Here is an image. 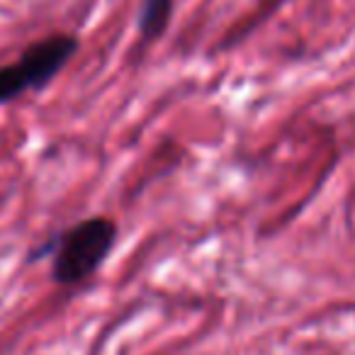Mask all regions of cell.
Returning <instances> with one entry per match:
<instances>
[{
	"label": "cell",
	"instance_id": "obj_4",
	"mask_svg": "<svg viewBox=\"0 0 355 355\" xmlns=\"http://www.w3.org/2000/svg\"><path fill=\"white\" fill-rule=\"evenodd\" d=\"M27 90H32V85L25 71L20 69V64L0 66V105H8L12 100L22 98Z\"/></svg>",
	"mask_w": 355,
	"mask_h": 355
},
{
	"label": "cell",
	"instance_id": "obj_2",
	"mask_svg": "<svg viewBox=\"0 0 355 355\" xmlns=\"http://www.w3.org/2000/svg\"><path fill=\"white\" fill-rule=\"evenodd\" d=\"M80 42L76 35H49L44 40L30 44L20 56V69L30 78L32 90L49 85L78 51Z\"/></svg>",
	"mask_w": 355,
	"mask_h": 355
},
{
	"label": "cell",
	"instance_id": "obj_3",
	"mask_svg": "<svg viewBox=\"0 0 355 355\" xmlns=\"http://www.w3.org/2000/svg\"><path fill=\"white\" fill-rule=\"evenodd\" d=\"M173 8H175V0H141L137 17V30L141 35V40H158L168 30Z\"/></svg>",
	"mask_w": 355,
	"mask_h": 355
},
{
	"label": "cell",
	"instance_id": "obj_1",
	"mask_svg": "<svg viewBox=\"0 0 355 355\" xmlns=\"http://www.w3.org/2000/svg\"><path fill=\"white\" fill-rule=\"evenodd\" d=\"M117 241V224L107 217H88L54 234L44 246L30 253V261L51 256V280L56 285H78L88 280L110 256Z\"/></svg>",
	"mask_w": 355,
	"mask_h": 355
}]
</instances>
